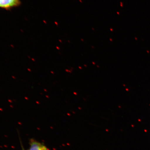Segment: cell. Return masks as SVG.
I'll return each mask as SVG.
<instances>
[{"label": "cell", "instance_id": "cell-2", "mask_svg": "<svg viewBox=\"0 0 150 150\" xmlns=\"http://www.w3.org/2000/svg\"><path fill=\"white\" fill-rule=\"evenodd\" d=\"M21 4L20 0H0V8L9 9Z\"/></svg>", "mask_w": 150, "mask_h": 150}, {"label": "cell", "instance_id": "cell-3", "mask_svg": "<svg viewBox=\"0 0 150 150\" xmlns=\"http://www.w3.org/2000/svg\"><path fill=\"white\" fill-rule=\"evenodd\" d=\"M20 143H21V146L22 150H26L25 149H24L23 144H22L21 141V140H20Z\"/></svg>", "mask_w": 150, "mask_h": 150}, {"label": "cell", "instance_id": "cell-1", "mask_svg": "<svg viewBox=\"0 0 150 150\" xmlns=\"http://www.w3.org/2000/svg\"><path fill=\"white\" fill-rule=\"evenodd\" d=\"M29 148L28 150H50L43 142L34 138H31L29 141Z\"/></svg>", "mask_w": 150, "mask_h": 150}]
</instances>
